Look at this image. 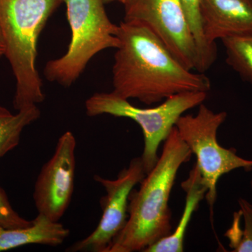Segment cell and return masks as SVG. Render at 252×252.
Masks as SVG:
<instances>
[{
  "mask_svg": "<svg viewBox=\"0 0 252 252\" xmlns=\"http://www.w3.org/2000/svg\"><path fill=\"white\" fill-rule=\"evenodd\" d=\"M65 0H0L5 55L16 79V110L45 99L36 67L37 41L49 18Z\"/></svg>",
  "mask_w": 252,
  "mask_h": 252,
  "instance_id": "3",
  "label": "cell"
},
{
  "mask_svg": "<svg viewBox=\"0 0 252 252\" xmlns=\"http://www.w3.org/2000/svg\"><path fill=\"white\" fill-rule=\"evenodd\" d=\"M226 63L244 81L252 84V34L222 39Z\"/></svg>",
  "mask_w": 252,
  "mask_h": 252,
  "instance_id": "15",
  "label": "cell"
},
{
  "mask_svg": "<svg viewBox=\"0 0 252 252\" xmlns=\"http://www.w3.org/2000/svg\"><path fill=\"white\" fill-rule=\"evenodd\" d=\"M33 223L18 215L11 206L4 189L0 187V225L8 228H24Z\"/></svg>",
  "mask_w": 252,
  "mask_h": 252,
  "instance_id": "17",
  "label": "cell"
},
{
  "mask_svg": "<svg viewBox=\"0 0 252 252\" xmlns=\"http://www.w3.org/2000/svg\"><path fill=\"white\" fill-rule=\"evenodd\" d=\"M240 211L235 212L233 224L225 236L233 252H252V205L244 198L238 200Z\"/></svg>",
  "mask_w": 252,
  "mask_h": 252,
  "instance_id": "16",
  "label": "cell"
},
{
  "mask_svg": "<svg viewBox=\"0 0 252 252\" xmlns=\"http://www.w3.org/2000/svg\"><path fill=\"white\" fill-rule=\"evenodd\" d=\"M40 116L36 104L20 109L16 114L0 106V158L17 147L25 127Z\"/></svg>",
  "mask_w": 252,
  "mask_h": 252,
  "instance_id": "13",
  "label": "cell"
},
{
  "mask_svg": "<svg viewBox=\"0 0 252 252\" xmlns=\"http://www.w3.org/2000/svg\"><path fill=\"white\" fill-rule=\"evenodd\" d=\"M191 156L175 126L140 189L131 192L127 222L107 252H144L172 233L170 194L179 170Z\"/></svg>",
  "mask_w": 252,
  "mask_h": 252,
  "instance_id": "2",
  "label": "cell"
},
{
  "mask_svg": "<svg viewBox=\"0 0 252 252\" xmlns=\"http://www.w3.org/2000/svg\"><path fill=\"white\" fill-rule=\"evenodd\" d=\"M119 26L120 44L112 67L114 94L151 105L181 93L210 90V79L184 67L148 28L124 21Z\"/></svg>",
  "mask_w": 252,
  "mask_h": 252,
  "instance_id": "1",
  "label": "cell"
},
{
  "mask_svg": "<svg viewBox=\"0 0 252 252\" xmlns=\"http://www.w3.org/2000/svg\"><path fill=\"white\" fill-rule=\"evenodd\" d=\"M207 93L185 92L168 97L153 108H139L128 99L122 98L113 92L96 93L86 101V114L89 117L107 115L128 118L137 123L144 135L142 158L146 175L156 165L159 147L165 142L177 120L189 109L203 103Z\"/></svg>",
  "mask_w": 252,
  "mask_h": 252,
  "instance_id": "5",
  "label": "cell"
},
{
  "mask_svg": "<svg viewBox=\"0 0 252 252\" xmlns=\"http://www.w3.org/2000/svg\"><path fill=\"white\" fill-rule=\"evenodd\" d=\"M226 118V112H213L202 103L196 115H182L175 124L181 138L196 157L207 188L205 198L211 210L217 200V183L222 176L237 169L252 170V160L240 157L235 148L221 147L217 140L219 128Z\"/></svg>",
  "mask_w": 252,
  "mask_h": 252,
  "instance_id": "6",
  "label": "cell"
},
{
  "mask_svg": "<svg viewBox=\"0 0 252 252\" xmlns=\"http://www.w3.org/2000/svg\"><path fill=\"white\" fill-rule=\"evenodd\" d=\"M71 40L65 54L46 63L48 81L69 87L79 79L96 54L120 44L119 26L110 21L104 0H65Z\"/></svg>",
  "mask_w": 252,
  "mask_h": 252,
  "instance_id": "4",
  "label": "cell"
},
{
  "mask_svg": "<svg viewBox=\"0 0 252 252\" xmlns=\"http://www.w3.org/2000/svg\"><path fill=\"white\" fill-rule=\"evenodd\" d=\"M250 185H251V188H252V178L251 180V182H250Z\"/></svg>",
  "mask_w": 252,
  "mask_h": 252,
  "instance_id": "20",
  "label": "cell"
},
{
  "mask_svg": "<svg viewBox=\"0 0 252 252\" xmlns=\"http://www.w3.org/2000/svg\"><path fill=\"white\" fill-rule=\"evenodd\" d=\"M124 21L150 30L189 70L198 66L196 42L180 0H126Z\"/></svg>",
  "mask_w": 252,
  "mask_h": 252,
  "instance_id": "7",
  "label": "cell"
},
{
  "mask_svg": "<svg viewBox=\"0 0 252 252\" xmlns=\"http://www.w3.org/2000/svg\"><path fill=\"white\" fill-rule=\"evenodd\" d=\"M182 187L186 193V201L183 213L173 233L160 239L144 252H182L187 228L194 212L207 193V188L202 179L197 164L191 169L188 178L184 181Z\"/></svg>",
  "mask_w": 252,
  "mask_h": 252,
  "instance_id": "12",
  "label": "cell"
},
{
  "mask_svg": "<svg viewBox=\"0 0 252 252\" xmlns=\"http://www.w3.org/2000/svg\"><path fill=\"white\" fill-rule=\"evenodd\" d=\"M104 1L105 4H109V3L112 2H119L122 3V4H124V1H125L126 0H104Z\"/></svg>",
  "mask_w": 252,
  "mask_h": 252,
  "instance_id": "19",
  "label": "cell"
},
{
  "mask_svg": "<svg viewBox=\"0 0 252 252\" xmlns=\"http://www.w3.org/2000/svg\"><path fill=\"white\" fill-rule=\"evenodd\" d=\"M77 141L70 131L60 137L51 158L44 164L34 185L33 198L38 214L59 221L74 192Z\"/></svg>",
  "mask_w": 252,
  "mask_h": 252,
  "instance_id": "9",
  "label": "cell"
},
{
  "mask_svg": "<svg viewBox=\"0 0 252 252\" xmlns=\"http://www.w3.org/2000/svg\"><path fill=\"white\" fill-rule=\"evenodd\" d=\"M189 26L193 32L198 51L197 71L204 73L211 67L217 59V47L210 46L204 36L200 14V0H180Z\"/></svg>",
  "mask_w": 252,
  "mask_h": 252,
  "instance_id": "14",
  "label": "cell"
},
{
  "mask_svg": "<svg viewBox=\"0 0 252 252\" xmlns=\"http://www.w3.org/2000/svg\"><path fill=\"white\" fill-rule=\"evenodd\" d=\"M5 55V44L2 33L0 29V59Z\"/></svg>",
  "mask_w": 252,
  "mask_h": 252,
  "instance_id": "18",
  "label": "cell"
},
{
  "mask_svg": "<svg viewBox=\"0 0 252 252\" xmlns=\"http://www.w3.org/2000/svg\"><path fill=\"white\" fill-rule=\"evenodd\" d=\"M205 40L217 47V39L252 34V0H200Z\"/></svg>",
  "mask_w": 252,
  "mask_h": 252,
  "instance_id": "10",
  "label": "cell"
},
{
  "mask_svg": "<svg viewBox=\"0 0 252 252\" xmlns=\"http://www.w3.org/2000/svg\"><path fill=\"white\" fill-rule=\"evenodd\" d=\"M145 176L141 157L132 159L128 167L119 172L115 180L94 175V180L102 185L106 192V195L101 200L102 216L92 233L73 244L66 251L108 252L114 239L127 222L130 194Z\"/></svg>",
  "mask_w": 252,
  "mask_h": 252,
  "instance_id": "8",
  "label": "cell"
},
{
  "mask_svg": "<svg viewBox=\"0 0 252 252\" xmlns=\"http://www.w3.org/2000/svg\"><path fill=\"white\" fill-rule=\"evenodd\" d=\"M69 235V229L62 223L38 214L30 226L8 228L0 225V252L28 245L57 247L62 245Z\"/></svg>",
  "mask_w": 252,
  "mask_h": 252,
  "instance_id": "11",
  "label": "cell"
}]
</instances>
